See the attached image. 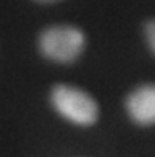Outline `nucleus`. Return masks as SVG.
<instances>
[{
  "mask_svg": "<svg viewBox=\"0 0 155 157\" xmlns=\"http://www.w3.org/2000/svg\"><path fill=\"white\" fill-rule=\"evenodd\" d=\"M40 51L54 62L70 63L76 60L84 49V33L71 25H52L40 35Z\"/></svg>",
  "mask_w": 155,
  "mask_h": 157,
  "instance_id": "f257e3e1",
  "label": "nucleus"
},
{
  "mask_svg": "<svg viewBox=\"0 0 155 157\" xmlns=\"http://www.w3.org/2000/svg\"><path fill=\"white\" fill-rule=\"evenodd\" d=\"M52 106L65 119L78 125H90L98 117V105L87 92L78 87L59 84L51 92Z\"/></svg>",
  "mask_w": 155,
  "mask_h": 157,
  "instance_id": "f03ea898",
  "label": "nucleus"
},
{
  "mask_svg": "<svg viewBox=\"0 0 155 157\" xmlns=\"http://www.w3.org/2000/svg\"><path fill=\"white\" fill-rule=\"evenodd\" d=\"M125 108L136 124H155V84H144L136 87L127 97Z\"/></svg>",
  "mask_w": 155,
  "mask_h": 157,
  "instance_id": "7ed1b4c3",
  "label": "nucleus"
},
{
  "mask_svg": "<svg viewBox=\"0 0 155 157\" xmlns=\"http://www.w3.org/2000/svg\"><path fill=\"white\" fill-rule=\"evenodd\" d=\"M146 38H147V43L152 48V51L155 52V19L146 25Z\"/></svg>",
  "mask_w": 155,
  "mask_h": 157,
  "instance_id": "20e7f679",
  "label": "nucleus"
},
{
  "mask_svg": "<svg viewBox=\"0 0 155 157\" xmlns=\"http://www.w3.org/2000/svg\"><path fill=\"white\" fill-rule=\"evenodd\" d=\"M38 2H44V3H51V2H57V0H38Z\"/></svg>",
  "mask_w": 155,
  "mask_h": 157,
  "instance_id": "39448f33",
  "label": "nucleus"
}]
</instances>
